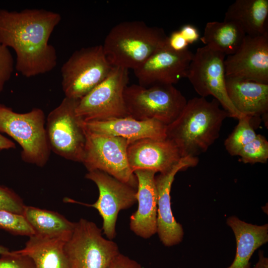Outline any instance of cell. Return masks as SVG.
Listing matches in <instances>:
<instances>
[{
	"instance_id": "cell-1",
	"label": "cell",
	"mask_w": 268,
	"mask_h": 268,
	"mask_svg": "<svg viewBox=\"0 0 268 268\" xmlns=\"http://www.w3.org/2000/svg\"><path fill=\"white\" fill-rule=\"evenodd\" d=\"M61 19L60 13L44 9H0V44L15 51V67L22 75L45 74L56 67L57 52L49 40Z\"/></svg>"
},
{
	"instance_id": "cell-2",
	"label": "cell",
	"mask_w": 268,
	"mask_h": 268,
	"mask_svg": "<svg viewBox=\"0 0 268 268\" xmlns=\"http://www.w3.org/2000/svg\"><path fill=\"white\" fill-rule=\"evenodd\" d=\"M213 99L194 97L189 101L179 116L166 126V138L178 148L182 158L198 157L219 137L228 113Z\"/></svg>"
},
{
	"instance_id": "cell-3",
	"label": "cell",
	"mask_w": 268,
	"mask_h": 268,
	"mask_svg": "<svg viewBox=\"0 0 268 268\" xmlns=\"http://www.w3.org/2000/svg\"><path fill=\"white\" fill-rule=\"evenodd\" d=\"M167 37L161 28L142 21H126L110 30L102 46L113 67L134 70L165 46Z\"/></svg>"
},
{
	"instance_id": "cell-4",
	"label": "cell",
	"mask_w": 268,
	"mask_h": 268,
	"mask_svg": "<svg viewBox=\"0 0 268 268\" xmlns=\"http://www.w3.org/2000/svg\"><path fill=\"white\" fill-rule=\"evenodd\" d=\"M43 111L34 108L24 113H17L0 104V133L7 134L22 148L21 157L26 162L42 167L51 153Z\"/></svg>"
},
{
	"instance_id": "cell-5",
	"label": "cell",
	"mask_w": 268,
	"mask_h": 268,
	"mask_svg": "<svg viewBox=\"0 0 268 268\" xmlns=\"http://www.w3.org/2000/svg\"><path fill=\"white\" fill-rule=\"evenodd\" d=\"M129 116L140 120H155L167 126L181 114L187 101L180 90L171 84L144 87L128 85L124 93Z\"/></svg>"
},
{
	"instance_id": "cell-6",
	"label": "cell",
	"mask_w": 268,
	"mask_h": 268,
	"mask_svg": "<svg viewBox=\"0 0 268 268\" xmlns=\"http://www.w3.org/2000/svg\"><path fill=\"white\" fill-rule=\"evenodd\" d=\"M79 101L65 97L48 114L46 131L51 151L66 159L82 163L86 129L84 121L76 113Z\"/></svg>"
},
{
	"instance_id": "cell-7",
	"label": "cell",
	"mask_w": 268,
	"mask_h": 268,
	"mask_svg": "<svg viewBox=\"0 0 268 268\" xmlns=\"http://www.w3.org/2000/svg\"><path fill=\"white\" fill-rule=\"evenodd\" d=\"M113 67L101 45L76 50L61 68L65 97L81 99L103 81Z\"/></svg>"
},
{
	"instance_id": "cell-8",
	"label": "cell",
	"mask_w": 268,
	"mask_h": 268,
	"mask_svg": "<svg viewBox=\"0 0 268 268\" xmlns=\"http://www.w3.org/2000/svg\"><path fill=\"white\" fill-rule=\"evenodd\" d=\"M95 223L81 218L75 222L65 245L69 268H106L120 252L117 244L103 237Z\"/></svg>"
},
{
	"instance_id": "cell-9",
	"label": "cell",
	"mask_w": 268,
	"mask_h": 268,
	"mask_svg": "<svg viewBox=\"0 0 268 268\" xmlns=\"http://www.w3.org/2000/svg\"><path fill=\"white\" fill-rule=\"evenodd\" d=\"M225 56L207 46L198 48L186 77L201 97L213 96L229 117L238 120L245 115L236 109L228 96L224 64Z\"/></svg>"
},
{
	"instance_id": "cell-10",
	"label": "cell",
	"mask_w": 268,
	"mask_h": 268,
	"mask_svg": "<svg viewBox=\"0 0 268 268\" xmlns=\"http://www.w3.org/2000/svg\"><path fill=\"white\" fill-rule=\"evenodd\" d=\"M130 143L123 137L95 133L86 129L82 163L88 171H103L136 189L137 179L128 159Z\"/></svg>"
},
{
	"instance_id": "cell-11",
	"label": "cell",
	"mask_w": 268,
	"mask_h": 268,
	"mask_svg": "<svg viewBox=\"0 0 268 268\" xmlns=\"http://www.w3.org/2000/svg\"><path fill=\"white\" fill-rule=\"evenodd\" d=\"M129 79L128 69L114 67L103 81L79 100L76 114L84 122L129 116L124 96Z\"/></svg>"
},
{
	"instance_id": "cell-12",
	"label": "cell",
	"mask_w": 268,
	"mask_h": 268,
	"mask_svg": "<svg viewBox=\"0 0 268 268\" xmlns=\"http://www.w3.org/2000/svg\"><path fill=\"white\" fill-rule=\"evenodd\" d=\"M85 178L93 181L99 190V197L91 204L74 202L95 208L103 219L102 230L108 239L116 235V225L119 212L128 209L136 201V189L100 170L88 171Z\"/></svg>"
},
{
	"instance_id": "cell-13",
	"label": "cell",
	"mask_w": 268,
	"mask_h": 268,
	"mask_svg": "<svg viewBox=\"0 0 268 268\" xmlns=\"http://www.w3.org/2000/svg\"><path fill=\"white\" fill-rule=\"evenodd\" d=\"M226 77L268 84V33L246 35L233 55L225 59Z\"/></svg>"
},
{
	"instance_id": "cell-14",
	"label": "cell",
	"mask_w": 268,
	"mask_h": 268,
	"mask_svg": "<svg viewBox=\"0 0 268 268\" xmlns=\"http://www.w3.org/2000/svg\"><path fill=\"white\" fill-rule=\"evenodd\" d=\"M193 55L189 49L176 52L166 45L133 70L141 86L173 85L186 77Z\"/></svg>"
},
{
	"instance_id": "cell-15",
	"label": "cell",
	"mask_w": 268,
	"mask_h": 268,
	"mask_svg": "<svg viewBox=\"0 0 268 268\" xmlns=\"http://www.w3.org/2000/svg\"><path fill=\"white\" fill-rule=\"evenodd\" d=\"M198 157L182 158L168 172L155 177L157 194V232L163 244L170 247L180 243L184 231L174 217L171 204L170 192L175 176L180 171L196 166Z\"/></svg>"
},
{
	"instance_id": "cell-16",
	"label": "cell",
	"mask_w": 268,
	"mask_h": 268,
	"mask_svg": "<svg viewBox=\"0 0 268 268\" xmlns=\"http://www.w3.org/2000/svg\"><path fill=\"white\" fill-rule=\"evenodd\" d=\"M128 159L132 171L148 170L159 174L170 171L182 158L176 145L164 139L143 138L130 143Z\"/></svg>"
},
{
	"instance_id": "cell-17",
	"label": "cell",
	"mask_w": 268,
	"mask_h": 268,
	"mask_svg": "<svg viewBox=\"0 0 268 268\" xmlns=\"http://www.w3.org/2000/svg\"><path fill=\"white\" fill-rule=\"evenodd\" d=\"M137 181L138 207L130 218V228L137 236L150 238L157 232V194L155 171L137 170L134 172Z\"/></svg>"
},
{
	"instance_id": "cell-18",
	"label": "cell",
	"mask_w": 268,
	"mask_h": 268,
	"mask_svg": "<svg viewBox=\"0 0 268 268\" xmlns=\"http://www.w3.org/2000/svg\"><path fill=\"white\" fill-rule=\"evenodd\" d=\"M84 123L90 132L123 137L130 143L143 138H166V126L155 120L140 121L128 116Z\"/></svg>"
},
{
	"instance_id": "cell-19",
	"label": "cell",
	"mask_w": 268,
	"mask_h": 268,
	"mask_svg": "<svg viewBox=\"0 0 268 268\" xmlns=\"http://www.w3.org/2000/svg\"><path fill=\"white\" fill-rule=\"evenodd\" d=\"M226 88L231 103L242 115L268 116V84L226 77Z\"/></svg>"
},
{
	"instance_id": "cell-20",
	"label": "cell",
	"mask_w": 268,
	"mask_h": 268,
	"mask_svg": "<svg viewBox=\"0 0 268 268\" xmlns=\"http://www.w3.org/2000/svg\"><path fill=\"white\" fill-rule=\"evenodd\" d=\"M71 233L57 236L34 234L23 249L16 251L31 258L36 268H69L65 245Z\"/></svg>"
},
{
	"instance_id": "cell-21",
	"label": "cell",
	"mask_w": 268,
	"mask_h": 268,
	"mask_svg": "<svg viewBox=\"0 0 268 268\" xmlns=\"http://www.w3.org/2000/svg\"><path fill=\"white\" fill-rule=\"evenodd\" d=\"M227 224L235 237L236 251L232 264L227 268H250V259L255 251L268 242V225H254L235 216L229 217Z\"/></svg>"
},
{
	"instance_id": "cell-22",
	"label": "cell",
	"mask_w": 268,
	"mask_h": 268,
	"mask_svg": "<svg viewBox=\"0 0 268 268\" xmlns=\"http://www.w3.org/2000/svg\"><path fill=\"white\" fill-rule=\"evenodd\" d=\"M268 0H236L228 8L224 20L237 23L246 35L259 36L268 33Z\"/></svg>"
},
{
	"instance_id": "cell-23",
	"label": "cell",
	"mask_w": 268,
	"mask_h": 268,
	"mask_svg": "<svg viewBox=\"0 0 268 268\" xmlns=\"http://www.w3.org/2000/svg\"><path fill=\"white\" fill-rule=\"evenodd\" d=\"M246 35L235 22L211 21L206 23L201 42L208 47L225 56L234 54L242 45Z\"/></svg>"
},
{
	"instance_id": "cell-24",
	"label": "cell",
	"mask_w": 268,
	"mask_h": 268,
	"mask_svg": "<svg viewBox=\"0 0 268 268\" xmlns=\"http://www.w3.org/2000/svg\"><path fill=\"white\" fill-rule=\"evenodd\" d=\"M23 215L32 227L35 234L57 236L71 234L75 222L68 220L58 212L25 206Z\"/></svg>"
},
{
	"instance_id": "cell-25",
	"label": "cell",
	"mask_w": 268,
	"mask_h": 268,
	"mask_svg": "<svg viewBox=\"0 0 268 268\" xmlns=\"http://www.w3.org/2000/svg\"><path fill=\"white\" fill-rule=\"evenodd\" d=\"M253 118L244 116L239 119L238 124L225 140V149L230 155H238L241 149L256 137L257 134L250 123Z\"/></svg>"
},
{
	"instance_id": "cell-26",
	"label": "cell",
	"mask_w": 268,
	"mask_h": 268,
	"mask_svg": "<svg viewBox=\"0 0 268 268\" xmlns=\"http://www.w3.org/2000/svg\"><path fill=\"white\" fill-rule=\"evenodd\" d=\"M238 156L244 163H266L268 159V141L263 135L257 134L241 149Z\"/></svg>"
},
{
	"instance_id": "cell-27",
	"label": "cell",
	"mask_w": 268,
	"mask_h": 268,
	"mask_svg": "<svg viewBox=\"0 0 268 268\" xmlns=\"http://www.w3.org/2000/svg\"><path fill=\"white\" fill-rule=\"evenodd\" d=\"M0 228L14 234L29 236L35 234L22 214L7 211H0Z\"/></svg>"
},
{
	"instance_id": "cell-28",
	"label": "cell",
	"mask_w": 268,
	"mask_h": 268,
	"mask_svg": "<svg viewBox=\"0 0 268 268\" xmlns=\"http://www.w3.org/2000/svg\"><path fill=\"white\" fill-rule=\"evenodd\" d=\"M25 206L21 199L14 192L0 185V211L23 215Z\"/></svg>"
},
{
	"instance_id": "cell-29",
	"label": "cell",
	"mask_w": 268,
	"mask_h": 268,
	"mask_svg": "<svg viewBox=\"0 0 268 268\" xmlns=\"http://www.w3.org/2000/svg\"><path fill=\"white\" fill-rule=\"evenodd\" d=\"M0 268H36L34 262L27 256L16 251L1 255Z\"/></svg>"
},
{
	"instance_id": "cell-30",
	"label": "cell",
	"mask_w": 268,
	"mask_h": 268,
	"mask_svg": "<svg viewBox=\"0 0 268 268\" xmlns=\"http://www.w3.org/2000/svg\"><path fill=\"white\" fill-rule=\"evenodd\" d=\"M14 61L9 48L0 44V93L14 70Z\"/></svg>"
},
{
	"instance_id": "cell-31",
	"label": "cell",
	"mask_w": 268,
	"mask_h": 268,
	"mask_svg": "<svg viewBox=\"0 0 268 268\" xmlns=\"http://www.w3.org/2000/svg\"><path fill=\"white\" fill-rule=\"evenodd\" d=\"M189 44L183 37L179 30L174 31L167 37L166 46L176 52H182L188 49Z\"/></svg>"
},
{
	"instance_id": "cell-32",
	"label": "cell",
	"mask_w": 268,
	"mask_h": 268,
	"mask_svg": "<svg viewBox=\"0 0 268 268\" xmlns=\"http://www.w3.org/2000/svg\"><path fill=\"white\" fill-rule=\"evenodd\" d=\"M106 268H142L136 261L121 254L111 261Z\"/></svg>"
},
{
	"instance_id": "cell-33",
	"label": "cell",
	"mask_w": 268,
	"mask_h": 268,
	"mask_svg": "<svg viewBox=\"0 0 268 268\" xmlns=\"http://www.w3.org/2000/svg\"><path fill=\"white\" fill-rule=\"evenodd\" d=\"M179 30L189 44L197 42L200 37L198 29L192 24H185Z\"/></svg>"
},
{
	"instance_id": "cell-34",
	"label": "cell",
	"mask_w": 268,
	"mask_h": 268,
	"mask_svg": "<svg viewBox=\"0 0 268 268\" xmlns=\"http://www.w3.org/2000/svg\"><path fill=\"white\" fill-rule=\"evenodd\" d=\"M15 148V144L0 133V150L10 149Z\"/></svg>"
},
{
	"instance_id": "cell-35",
	"label": "cell",
	"mask_w": 268,
	"mask_h": 268,
	"mask_svg": "<svg viewBox=\"0 0 268 268\" xmlns=\"http://www.w3.org/2000/svg\"><path fill=\"white\" fill-rule=\"evenodd\" d=\"M250 268H268V258L265 257L263 251H259L258 262L253 267Z\"/></svg>"
},
{
	"instance_id": "cell-36",
	"label": "cell",
	"mask_w": 268,
	"mask_h": 268,
	"mask_svg": "<svg viewBox=\"0 0 268 268\" xmlns=\"http://www.w3.org/2000/svg\"><path fill=\"white\" fill-rule=\"evenodd\" d=\"M8 252L9 251L6 248L0 245V255H1Z\"/></svg>"
}]
</instances>
